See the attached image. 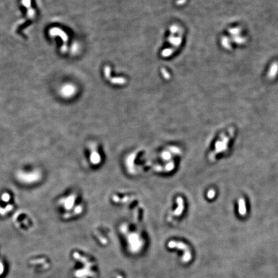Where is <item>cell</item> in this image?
I'll return each instance as SVG.
<instances>
[{"label":"cell","mask_w":278,"mask_h":278,"mask_svg":"<svg viewBox=\"0 0 278 278\" xmlns=\"http://www.w3.org/2000/svg\"><path fill=\"white\" fill-rule=\"evenodd\" d=\"M234 133V130L233 128H230L227 133L221 135L220 137L215 143L214 151L209 154V160L210 161L214 160L216 155H218L219 153H223L227 150L229 141L233 136Z\"/></svg>","instance_id":"6da1fadb"},{"label":"cell","mask_w":278,"mask_h":278,"mask_svg":"<svg viewBox=\"0 0 278 278\" xmlns=\"http://www.w3.org/2000/svg\"><path fill=\"white\" fill-rule=\"evenodd\" d=\"M238 213L241 216H244L247 213V207L245 200L240 198L238 200Z\"/></svg>","instance_id":"7a4b0ae2"},{"label":"cell","mask_w":278,"mask_h":278,"mask_svg":"<svg viewBox=\"0 0 278 278\" xmlns=\"http://www.w3.org/2000/svg\"><path fill=\"white\" fill-rule=\"evenodd\" d=\"M215 195V191L214 190H210L207 193V196H208L209 198H213Z\"/></svg>","instance_id":"3957f363"}]
</instances>
